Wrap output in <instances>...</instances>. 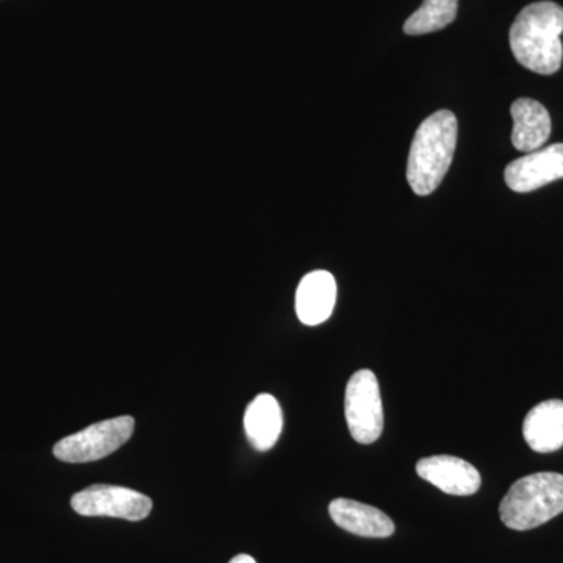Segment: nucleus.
<instances>
[{
  "label": "nucleus",
  "mask_w": 563,
  "mask_h": 563,
  "mask_svg": "<svg viewBox=\"0 0 563 563\" xmlns=\"http://www.w3.org/2000/svg\"><path fill=\"white\" fill-rule=\"evenodd\" d=\"M229 563H257L254 558H251L250 554H239L232 559Z\"/></svg>",
  "instance_id": "2eb2a0df"
},
{
  "label": "nucleus",
  "mask_w": 563,
  "mask_h": 563,
  "mask_svg": "<svg viewBox=\"0 0 563 563\" xmlns=\"http://www.w3.org/2000/svg\"><path fill=\"white\" fill-rule=\"evenodd\" d=\"M329 515L333 523L354 536L385 539L395 532V523L387 514L354 499H333L329 506Z\"/></svg>",
  "instance_id": "1a4fd4ad"
},
{
  "label": "nucleus",
  "mask_w": 563,
  "mask_h": 563,
  "mask_svg": "<svg viewBox=\"0 0 563 563\" xmlns=\"http://www.w3.org/2000/svg\"><path fill=\"white\" fill-rule=\"evenodd\" d=\"M284 428V415L277 399L262 393L247 406L244 413V431L257 451H269L279 440Z\"/></svg>",
  "instance_id": "ddd939ff"
},
{
  "label": "nucleus",
  "mask_w": 563,
  "mask_h": 563,
  "mask_svg": "<svg viewBox=\"0 0 563 563\" xmlns=\"http://www.w3.org/2000/svg\"><path fill=\"white\" fill-rule=\"evenodd\" d=\"M74 512L81 517H110L141 521L150 517L152 499L143 493L118 485H90L70 499Z\"/></svg>",
  "instance_id": "423d86ee"
},
{
  "label": "nucleus",
  "mask_w": 563,
  "mask_h": 563,
  "mask_svg": "<svg viewBox=\"0 0 563 563\" xmlns=\"http://www.w3.org/2000/svg\"><path fill=\"white\" fill-rule=\"evenodd\" d=\"M336 301V282L331 273L312 272L303 276L296 291V313L306 325L328 321Z\"/></svg>",
  "instance_id": "9d476101"
},
{
  "label": "nucleus",
  "mask_w": 563,
  "mask_h": 563,
  "mask_svg": "<svg viewBox=\"0 0 563 563\" xmlns=\"http://www.w3.org/2000/svg\"><path fill=\"white\" fill-rule=\"evenodd\" d=\"M504 179L507 187L517 192L536 191L551 181L563 179V144H551L509 163Z\"/></svg>",
  "instance_id": "0eeeda50"
},
{
  "label": "nucleus",
  "mask_w": 563,
  "mask_h": 563,
  "mask_svg": "<svg viewBox=\"0 0 563 563\" xmlns=\"http://www.w3.org/2000/svg\"><path fill=\"white\" fill-rule=\"evenodd\" d=\"M459 0H424L404 24V33L418 36L439 32L457 18Z\"/></svg>",
  "instance_id": "4468645a"
},
{
  "label": "nucleus",
  "mask_w": 563,
  "mask_h": 563,
  "mask_svg": "<svg viewBox=\"0 0 563 563\" xmlns=\"http://www.w3.org/2000/svg\"><path fill=\"white\" fill-rule=\"evenodd\" d=\"M514 118L512 144L515 150L533 152L540 150L550 139L553 124L542 103L521 98L510 109Z\"/></svg>",
  "instance_id": "f8f14e48"
},
{
  "label": "nucleus",
  "mask_w": 563,
  "mask_h": 563,
  "mask_svg": "<svg viewBox=\"0 0 563 563\" xmlns=\"http://www.w3.org/2000/svg\"><path fill=\"white\" fill-rule=\"evenodd\" d=\"M526 443L536 453H554L563 446V401L550 399L537 404L523 422Z\"/></svg>",
  "instance_id": "9b49d317"
},
{
  "label": "nucleus",
  "mask_w": 563,
  "mask_h": 563,
  "mask_svg": "<svg viewBox=\"0 0 563 563\" xmlns=\"http://www.w3.org/2000/svg\"><path fill=\"white\" fill-rule=\"evenodd\" d=\"M135 420L132 417H118L113 420L96 422L84 431L65 437L54 446V455L66 463H88L101 461L120 450L129 442Z\"/></svg>",
  "instance_id": "39448f33"
},
{
  "label": "nucleus",
  "mask_w": 563,
  "mask_h": 563,
  "mask_svg": "<svg viewBox=\"0 0 563 563\" xmlns=\"http://www.w3.org/2000/svg\"><path fill=\"white\" fill-rule=\"evenodd\" d=\"M563 514V474L536 473L521 477L499 504V517L514 531L539 528Z\"/></svg>",
  "instance_id": "7ed1b4c3"
},
{
  "label": "nucleus",
  "mask_w": 563,
  "mask_h": 563,
  "mask_svg": "<svg viewBox=\"0 0 563 563\" xmlns=\"http://www.w3.org/2000/svg\"><path fill=\"white\" fill-rule=\"evenodd\" d=\"M421 479L454 496L474 495L481 487V474L472 463L454 455H432L417 463Z\"/></svg>",
  "instance_id": "6e6552de"
},
{
  "label": "nucleus",
  "mask_w": 563,
  "mask_h": 563,
  "mask_svg": "<svg viewBox=\"0 0 563 563\" xmlns=\"http://www.w3.org/2000/svg\"><path fill=\"white\" fill-rule=\"evenodd\" d=\"M563 9L558 3H531L520 11L510 27V49L521 66L551 76L563 60Z\"/></svg>",
  "instance_id": "f257e3e1"
},
{
  "label": "nucleus",
  "mask_w": 563,
  "mask_h": 563,
  "mask_svg": "<svg viewBox=\"0 0 563 563\" xmlns=\"http://www.w3.org/2000/svg\"><path fill=\"white\" fill-rule=\"evenodd\" d=\"M344 415L355 442L372 444L383 435L384 407L376 374L369 369L352 374L344 395Z\"/></svg>",
  "instance_id": "20e7f679"
},
{
  "label": "nucleus",
  "mask_w": 563,
  "mask_h": 563,
  "mask_svg": "<svg viewBox=\"0 0 563 563\" xmlns=\"http://www.w3.org/2000/svg\"><path fill=\"white\" fill-rule=\"evenodd\" d=\"M459 124L453 111L439 110L421 122L407 162V180L418 196L440 187L457 146Z\"/></svg>",
  "instance_id": "f03ea898"
}]
</instances>
